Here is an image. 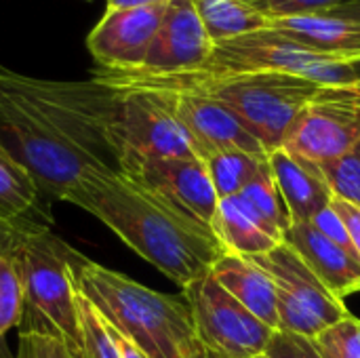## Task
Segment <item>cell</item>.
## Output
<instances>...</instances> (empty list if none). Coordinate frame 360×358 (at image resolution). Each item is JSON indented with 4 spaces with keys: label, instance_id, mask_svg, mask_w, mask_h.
<instances>
[{
    "label": "cell",
    "instance_id": "obj_29",
    "mask_svg": "<svg viewBox=\"0 0 360 358\" xmlns=\"http://www.w3.org/2000/svg\"><path fill=\"white\" fill-rule=\"evenodd\" d=\"M247 2L272 21L285 17L329 13L331 8H335L346 0H247Z\"/></svg>",
    "mask_w": 360,
    "mask_h": 358
},
{
    "label": "cell",
    "instance_id": "obj_16",
    "mask_svg": "<svg viewBox=\"0 0 360 358\" xmlns=\"http://www.w3.org/2000/svg\"><path fill=\"white\" fill-rule=\"evenodd\" d=\"M285 243L291 245L321 283L342 302L360 291V257L325 236L310 222L293 224Z\"/></svg>",
    "mask_w": 360,
    "mask_h": 358
},
{
    "label": "cell",
    "instance_id": "obj_2",
    "mask_svg": "<svg viewBox=\"0 0 360 358\" xmlns=\"http://www.w3.org/2000/svg\"><path fill=\"white\" fill-rule=\"evenodd\" d=\"M95 80L112 89L190 91L226 106L266 148L285 146L289 129L300 112L316 95L321 84L278 72H181L146 74L139 70H93Z\"/></svg>",
    "mask_w": 360,
    "mask_h": 358
},
{
    "label": "cell",
    "instance_id": "obj_33",
    "mask_svg": "<svg viewBox=\"0 0 360 358\" xmlns=\"http://www.w3.org/2000/svg\"><path fill=\"white\" fill-rule=\"evenodd\" d=\"M310 224L316 226L325 236H329V238H331L333 243H338L340 247H344V249L356 253V249H354V245H352V241H350V234H348V230H346L342 217L338 215V211H335L331 205H329L327 209H323ZM356 255H359V253H356Z\"/></svg>",
    "mask_w": 360,
    "mask_h": 358
},
{
    "label": "cell",
    "instance_id": "obj_23",
    "mask_svg": "<svg viewBox=\"0 0 360 358\" xmlns=\"http://www.w3.org/2000/svg\"><path fill=\"white\" fill-rule=\"evenodd\" d=\"M268 156H255L243 150H226L205 158L213 188L221 198L238 196L264 169Z\"/></svg>",
    "mask_w": 360,
    "mask_h": 358
},
{
    "label": "cell",
    "instance_id": "obj_19",
    "mask_svg": "<svg viewBox=\"0 0 360 358\" xmlns=\"http://www.w3.org/2000/svg\"><path fill=\"white\" fill-rule=\"evenodd\" d=\"M211 274L253 317H257L268 327L278 331L281 319H278L276 287L272 279L255 262L234 253H224L211 266Z\"/></svg>",
    "mask_w": 360,
    "mask_h": 358
},
{
    "label": "cell",
    "instance_id": "obj_37",
    "mask_svg": "<svg viewBox=\"0 0 360 358\" xmlns=\"http://www.w3.org/2000/svg\"><path fill=\"white\" fill-rule=\"evenodd\" d=\"M108 8H139V6H156L169 4L171 0H105Z\"/></svg>",
    "mask_w": 360,
    "mask_h": 358
},
{
    "label": "cell",
    "instance_id": "obj_35",
    "mask_svg": "<svg viewBox=\"0 0 360 358\" xmlns=\"http://www.w3.org/2000/svg\"><path fill=\"white\" fill-rule=\"evenodd\" d=\"M329 15L344 17V19H350V21H360V0H346L342 4H338L335 8H331Z\"/></svg>",
    "mask_w": 360,
    "mask_h": 358
},
{
    "label": "cell",
    "instance_id": "obj_7",
    "mask_svg": "<svg viewBox=\"0 0 360 358\" xmlns=\"http://www.w3.org/2000/svg\"><path fill=\"white\" fill-rule=\"evenodd\" d=\"M202 70L278 72L300 76L316 84H342L359 80L350 59L314 53L270 27L215 44L211 59Z\"/></svg>",
    "mask_w": 360,
    "mask_h": 358
},
{
    "label": "cell",
    "instance_id": "obj_20",
    "mask_svg": "<svg viewBox=\"0 0 360 358\" xmlns=\"http://www.w3.org/2000/svg\"><path fill=\"white\" fill-rule=\"evenodd\" d=\"M211 230L226 253L240 257L266 255L283 243V238L268 224H264L240 200V196L219 200Z\"/></svg>",
    "mask_w": 360,
    "mask_h": 358
},
{
    "label": "cell",
    "instance_id": "obj_14",
    "mask_svg": "<svg viewBox=\"0 0 360 358\" xmlns=\"http://www.w3.org/2000/svg\"><path fill=\"white\" fill-rule=\"evenodd\" d=\"M167 4L105 8L86 38L89 53L101 70H139L158 34Z\"/></svg>",
    "mask_w": 360,
    "mask_h": 358
},
{
    "label": "cell",
    "instance_id": "obj_27",
    "mask_svg": "<svg viewBox=\"0 0 360 358\" xmlns=\"http://www.w3.org/2000/svg\"><path fill=\"white\" fill-rule=\"evenodd\" d=\"M323 173L331 186L333 198L360 207V141L329 162H323Z\"/></svg>",
    "mask_w": 360,
    "mask_h": 358
},
{
    "label": "cell",
    "instance_id": "obj_34",
    "mask_svg": "<svg viewBox=\"0 0 360 358\" xmlns=\"http://www.w3.org/2000/svg\"><path fill=\"white\" fill-rule=\"evenodd\" d=\"M331 207L338 211V215L342 217L348 234H350V241L356 249L360 257V207L352 205V203H346V200H340V198H333Z\"/></svg>",
    "mask_w": 360,
    "mask_h": 358
},
{
    "label": "cell",
    "instance_id": "obj_38",
    "mask_svg": "<svg viewBox=\"0 0 360 358\" xmlns=\"http://www.w3.org/2000/svg\"><path fill=\"white\" fill-rule=\"evenodd\" d=\"M196 358H221V357H217V354L209 352V350H207V348L202 346V348H200V352H198V357H196Z\"/></svg>",
    "mask_w": 360,
    "mask_h": 358
},
{
    "label": "cell",
    "instance_id": "obj_5",
    "mask_svg": "<svg viewBox=\"0 0 360 358\" xmlns=\"http://www.w3.org/2000/svg\"><path fill=\"white\" fill-rule=\"evenodd\" d=\"M70 249L49 228H40L17 251L23 279L19 335H49L84 357L78 291L68 262Z\"/></svg>",
    "mask_w": 360,
    "mask_h": 358
},
{
    "label": "cell",
    "instance_id": "obj_8",
    "mask_svg": "<svg viewBox=\"0 0 360 358\" xmlns=\"http://www.w3.org/2000/svg\"><path fill=\"white\" fill-rule=\"evenodd\" d=\"M247 260L255 262L276 287L278 331L316 338L321 331L350 314L346 302L338 300L285 241L270 253Z\"/></svg>",
    "mask_w": 360,
    "mask_h": 358
},
{
    "label": "cell",
    "instance_id": "obj_11",
    "mask_svg": "<svg viewBox=\"0 0 360 358\" xmlns=\"http://www.w3.org/2000/svg\"><path fill=\"white\" fill-rule=\"evenodd\" d=\"M360 141V80L321 84L300 112L285 146L312 162H329Z\"/></svg>",
    "mask_w": 360,
    "mask_h": 358
},
{
    "label": "cell",
    "instance_id": "obj_17",
    "mask_svg": "<svg viewBox=\"0 0 360 358\" xmlns=\"http://www.w3.org/2000/svg\"><path fill=\"white\" fill-rule=\"evenodd\" d=\"M268 162L285 196L293 224L312 222L333 203L331 186L319 162L302 158L287 148H276L270 152Z\"/></svg>",
    "mask_w": 360,
    "mask_h": 358
},
{
    "label": "cell",
    "instance_id": "obj_21",
    "mask_svg": "<svg viewBox=\"0 0 360 358\" xmlns=\"http://www.w3.org/2000/svg\"><path fill=\"white\" fill-rule=\"evenodd\" d=\"M42 194L30 173L0 141V215L13 222L46 226L51 215L42 209Z\"/></svg>",
    "mask_w": 360,
    "mask_h": 358
},
{
    "label": "cell",
    "instance_id": "obj_32",
    "mask_svg": "<svg viewBox=\"0 0 360 358\" xmlns=\"http://www.w3.org/2000/svg\"><path fill=\"white\" fill-rule=\"evenodd\" d=\"M44 226L27 224V222H13L4 215H0V257L17 255V251L23 247L27 236Z\"/></svg>",
    "mask_w": 360,
    "mask_h": 358
},
{
    "label": "cell",
    "instance_id": "obj_26",
    "mask_svg": "<svg viewBox=\"0 0 360 358\" xmlns=\"http://www.w3.org/2000/svg\"><path fill=\"white\" fill-rule=\"evenodd\" d=\"M78 314H80L84 358H122L110 323L80 293H78Z\"/></svg>",
    "mask_w": 360,
    "mask_h": 358
},
{
    "label": "cell",
    "instance_id": "obj_36",
    "mask_svg": "<svg viewBox=\"0 0 360 358\" xmlns=\"http://www.w3.org/2000/svg\"><path fill=\"white\" fill-rule=\"evenodd\" d=\"M112 327V325H110ZM112 333H114V340H116V346H118V350H120V354L122 358H148L135 344H131L124 335H120L114 327H112Z\"/></svg>",
    "mask_w": 360,
    "mask_h": 358
},
{
    "label": "cell",
    "instance_id": "obj_31",
    "mask_svg": "<svg viewBox=\"0 0 360 358\" xmlns=\"http://www.w3.org/2000/svg\"><path fill=\"white\" fill-rule=\"evenodd\" d=\"M15 358H84L72 350L65 342L49 335H19Z\"/></svg>",
    "mask_w": 360,
    "mask_h": 358
},
{
    "label": "cell",
    "instance_id": "obj_10",
    "mask_svg": "<svg viewBox=\"0 0 360 358\" xmlns=\"http://www.w3.org/2000/svg\"><path fill=\"white\" fill-rule=\"evenodd\" d=\"M114 91V137L118 171L131 162L148 158L196 156L188 133L160 93L146 89Z\"/></svg>",
    "mask_w": 360,
    "mask_h": 358
},
{
    "label": "cell",
    "instance_id": "obj_15",
    "mask_svg": "<svg viewBox=\"0 0 360 358\" xmlns=\"http://www.w3.org/2000/svg\"><path fill=\"white\" fill-rule=\"evenodd\" d=\"M215 42L209 38L192 0H171L150 46L146 63L139 72L146 74H181L196 72L207 65Z\"/></svg>",
    "mask_w": 360,
    "mask_h": 358
},
{
    "label": "cell",
    "instance_id": "obj_4",
    "mask_svg": "<svg viewBox=\"0 0 360 358\" xmlns=\"http://www.w3.org/2000/svg\"><path fill=\"white\" fill-rule=\"evenodd\" d=\"M0 87L27 99L65 139L97 165L118 171L114 112L116 91L95 78L46 80L0 68Z\"/></svg>",
    "mask_w": 360,
    "mask_h": 358
},
{
    "label": "cell",
    "instance_id": "obj_30",
    "mask_svg": "<svg viewBox=\"0 0 360 358\" xmlns=\"http://www.w3.org/2000/svg\"><path fill=\"white\" fill-rule=\"evenodd\" d=\"M264 358H325L314 344V338L300 333L276 331L270 340Z\"/></svg>",
    "mask_w": 360,
    "mask_h": 358
},
{
    "label": "cell",
    "instance_id": "obj_13",
    "mask_svg": "<svg viewBox=\"0 0 360 358\" xmlns=\"http://www.w3.org/2000/svg\"><path fill=\"white\" fill-rule=\"evenodd\" d=\"M148 91V89H146ZM160 93L184 131L198 158H209L226 150H243L255 156H268L259 139L219 101L190 91H156Z\"/></svg>",
    "mask_w": 360,
    "mask_h": 358
},
{
    "label": "cell",
    "instance_id": "obj_40",
    "mask_svg": "<svg viewBox=\"0 0 360 358\" xmlns=\"http://www.w3.org/2000/svg\"><path fill=\"white\" fill-rule=\"evenodd\" d=\"M255 358H264V357H255Z\"/></svg>",
    "mask_w": 360,
    "mask_h": 358
},
{
    "label": "cell",
    "instance_id": "obj_18",
    "mask_svg": "<svg viewBox=\"0 0 360 358\" xmlns=\"http://www.w3.org/2000/svg\"><path fill=\"white\" fill-rule=\"evenodd\" d=\"M268 27L314 53L350 61L360 59V21L316 13L272 19Z\"/></svg>",
    "mask_w": 360,
    "mask_h": 358
},
{
    "label": "cell",
    "instance_id": "obj_6",
    "mask_svg": "<svg viewBox=\"0 0 360 358\" xmlns=\"http://www.w3.org/2000/svg\"><path fill=\"white\" fill-rule=\"evenodd\" d=\"M0 141L51 200H65L86 171L105 169L65 139L27 99L4 87H0Z\"/></svg>",
    "mask_w": 360,
    "mask_h": 358
},
{
    "label": "cell",
    "instance_id": "obj_3",
    "mask_svg": "<svg viewBox=\"0 0 360 358\" xmlns=\"http://www.w3.org/2000/svg\"><path fill=\"white\" fill-rule=\"evenodd\" d=\"M76 291L148 358H196L202 344L184 295L148 289L74 247L68 255Z\"/></svg>",
    "mask_w": 360,
    "mask_h": 358
},
{
    "label": "cell",
    "instance_id": "obj_22",
    "mask_svg": "<svg viewBox=\"0 0 360 358\" xmlns=\"http://www.w3.org/2000/svg\"><path fill=\"white\" fill-rule=\"evenodd\" d=\"M209 38L219 44L270 25V19L247 0H192Z\"/></svg>",
    "mask_w": 360,
    "mask_h": 358
},
{
    "label": "cell",
    "instance_id": "obj_12",
    "mask_svg": "<svg viewBox=\"0 0 360 358\" xmlns=\"http://www.w3.org/2000/svg\"><path fill=\"white\" fill-rule=\"evenodd\" d=\"M127 177L154 194L190 222L211 230L219 196L198 156H171L137 160L120 169ZM213 232V230H211Z\"/></svg>",
    "mask_w": 360,
    "mask_h": 358
},
{
    "label": "cell",
    "instance_id": "obj_28",
    "mask_svg": "<svg viewBox=\"0 0 360 358\" xmlns=\"http://www.w3.org/2000/svg\"><path fill=\"white\" fill-rule=\"evenodd\" d=\"M325 358H360V319L348 314L314 338Z\"/></svg>",
    "mask_w": 360,
    "mask_h": 358
},
{
    "label": "cell",
    "instance_id": "obj_9",
    "mask_svg": "<svg viewBox=\"0 0 360 358\" xmlns=\"http://www.w3.org/2000/svg\"><path fill=\"white\" fill-rule=\"evenodd\" d=\"M200 344L221 358L264 357L274 329L253 317L209 272L181 289Z\"/></svg>",
    "mask_w": 360,
    "mask_h": 358
},
{
    "label": "cell",
    "instance_id": "obj_25",
    "mask_svg": "<svg viewBox=\"0 0 360 358\" xmlns=\"http://www.w3.org/2000/svg\"><path fill=\"white\" fill-rule=\"evenodd\" d=\"M23 317V279L17 255L0 257V338L19 327Z\"/></svg>",
    "mask_w": 360,
    "mask_h": 358
},
{
    "label": "cell",
    "instance_id": "obj_24",
    "mask_svg": "<svg viewBox=\"0 0 360 358\" xmlns=\"http://www.w3.org/2000/svg\"><path fill=\"white\" fill-rule=\"evenodd\" d=\"M238 196L264 224H268L285 241L287 230L293 226V217H291L285 196L274 179L270 162L264 165V169L257 173V177Z\"/></svg>",
    "mask_w": 360,
    "mask_h": 358
},
{
    "label": "cell",
    "instance_id": "obj_1",
    "mask_svg": "<svg viewBox=\"0 0 360 358\" xmlns=\"http://www.w3.org/2000/svg\"><path fill=\"white\" fill-rule=\"evenodd\" d=\"M65 203L95 215L181 289L226 253L211 230L179 215L120 171H86Z\"/></svg>",
    "mask_w": 360,
    "mask_h": 358
},
{
    "label": "cell",
    "instance_id": "obj_39",
    "mask_svg": "<svg viewBox=\"0 0 360 358\" xmlns=\"http://www.w3.org/2000/svg\"><path fill=\"white\" fill-rule=\"evenodd\" d=\"M352 68H354V74H356V78L360 80V59H354V61H352Z\"/></svg>",
    "mask_w": 360,
    "mask_h": 358
}]
</instances>
